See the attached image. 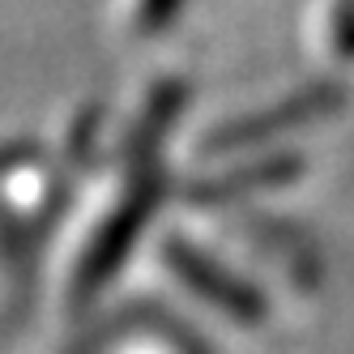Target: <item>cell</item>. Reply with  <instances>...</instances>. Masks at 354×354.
Returning <instances> with one entry per match:
<instances>
[{
    "label": "cell",
    "mask_w": 354,
    "mask_h": 354,
    "mask_svg": "<svg viewBox=\"0 0 354 354\" xmlns=\"http://www.w3.org/2000/svg\"><path fill=\"white\" fill-rule=\"evenodd\" d=\"M0 154H5V145H0Z\"/></svg>",
    "instance_id": "obj_2"
},
{
    "label": "cell",
    "mask_w": 354,
    "mask_h": 354,
    "mask_svg": "<svg viewBox=\"0 0 354 354\" xmlns=\"http://www.w3.org/2000/svg\"><path fill=\"white\" fill-rule=\"evenodd\" d=\"M154 196V145L115 137L77 180L47 248V295L60 312H77L107 286L133 248Z\"/></svg>",
    "instance_id": "obj_1"
}]
</instances>
